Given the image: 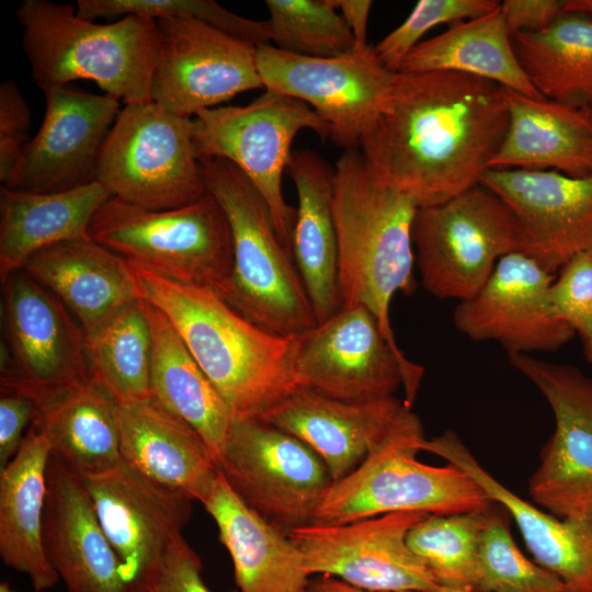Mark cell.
I'll return each mask as SVG.
<instances>
[{"label":"cell","mask_w":592,"mask_h":592,"mask_svg":"<svg viewBox=\"0 0 592 592\" xmlns=\"http://www.w3.org/2000/svg\"><path fill=\"white\" fill-rule=\"evenodd\" d=\"M506 88L454 71L396 72L390 103L361 140L379 178L418 208L480 184L505 136Z\"/></svg>","instance_id":"1"},{"label":"cell","mask_w":592,"mask_h":592,"mask_svg":"<svg viewBox=\"0 0 592 592\" xmlns=\"http://www.w3.org/2000/svg\"><path fill=\"white\" fill-rule=\"evenodd\" d=\"M129 265L139 297L168 318L236 419H261L298 388L297 337L263 328L209 288Z\"/></svg>","instance_id":"2"},{"label":"cell","mask_w":592,"mask_h":592,"mask_svg":"<svg viewBox=\"0 0 592 592\" xmlns=\"http://www.w3.org/2000/svg\"><path fill=\"white\" fill-rule=\"evenodd\" d=\"M332 207L341 308L366 307L388 343L401 351L390 304L397 293L415 289L412 225L418 207L379 178L360 148L343 150L334 164Z\"/></svg>","instance_id":"3"},{"label":"cell","mask_w":592,"mask_h":592,"mask_svg":"<svg viewBox=\"0 0 592 592\" xmlns=\"http://www.w3.org/2000/svg\"><path fill=\"white\" fill-rule=\"evenodd\" d=\"M15 14L33 79L43 91L89 79L126 105L151 102L157 20L132 14L101 24L78 16L71 4L49 0H24Z\"/></svg>","instance_id":"4"},{"label":"cell","mask_w":592,"mask_h":592,"mask_svg":"<svg viewBox=\"0 0 592 592\" xmlns=\"http://www.w3.org/2000/svg\"><path fill=\"white\" fill-rule=\"evenodd\" d=\"M200 173L228 219L234 266L223 298L236 310L284 335L298 337L317 319L292 252L276 231L269 206L232 162L201 160Z\"/></svg>","instance_id":"5"},{"label":"cell","mask_w":592,"mask_h":592,"mask_svg":"<svg viewBox=\"0 0 592 592\" xmlns=\"http://www.w3.org/2000/svg\"><path fill=\"white\" fill-rule=\"evenodd\" d=\"M424 433L411 412L348 476L332 482L315 523L344 524L392 512L429 514L488 512L497 503L467 473L448 463L417 459Z\"/></svg>","instance_id":"6"},{"label":"cell","mask_w":592,"mask_h":592,"mask_svg":"<svg viewBox=\"0 0 592 592\" xmlns=\"http://www.w3.org/2000/svg\"><path fill=\"white\" fill-rule=\"evenodd\" d=\"M88 234L129 263L178 283L209 288L221 297L231 277L228 219L209 193L164 210L111 197L93 216Z\"/></svg>","instance_id":"7"},{"label":"cell","mask_w":592,"mask_h":592,"mask_svg":"<svg viewBox=\"0 0 592 592\" xmlns=\"http://www.w3.org/2000/svg\"><path fill=\"white\" fill-rule=\"evenodd\" d=\"M198 161L226 159L236 164L266 202L283 244L292 252L296 208L282 192V178L299 130L330 140V126L305 102L265 89L243 106H215L192 118Z\"/></svg>","instance_id":"8"},{"label":"cell","mask_w":592,"mask_h":592,"mask_svg":"<svg viewBox=\"0 0 592 592\" xmlns=\"http://www.w3.org/2000/svg\"><path fill=\"white\" fill-rule=\"evenodd\" d=\"M412 242L423 288L436 298L459 301L483 287L501 258L525 249L512 209L481 184L418 208Z\"/></svg>","instance_id":"9"},{"label":"cell","mask_w":592,"mask_h":592,"mask_svg":"<svg viewBox=\"0 0 592 592\" xmlns=\"http://www.w3.org/2000/svg\"><path fill=\"white\" fill-rule=\"evenodd\" d=\"M192 121L155 102L121 110L101 149L95 180L112 197L150 210L192 204L207 192Z\"/></svg>","instance_id":"10"},{"label":"cell","mask_w":592,"mask_h":592,"mask_svg":"<svg viewBox=\"0 0 592 592\" xmlns=\"http://www.w3.org/2000/svg\"><path fill=\"white\" fill-rule=\"evenodd\" d=\"M423 373L388 343L377 319L361 305L341 308L297 337L298 387L331 399L373 401L394 397L402 386L403 402L411 408Z\"/></svg>","instance_id":"11"},{"label":"cell","mask_w":592,"mask_h":592,"mask_svg":"<svg viewBox=\"0 0 592 592\" xmlns=\"http://www.w3.org/2000/svg\"><path fill=\"white\" fill-rule=\"evenodd\" d=\"M217 468L249 508L285 534L315 523L332 485L308 445L258 418L235 419Z\"/></svg>","instance_id":"12"},{"label":"cell","mask_w":592,"mask_h":592,"mask_svg":"<svg viewBox=\"0 0 592 592\" xmlns=\"http://www.w3.org/2000/svg\"><path fill=\"white\" fill-rule=\"evenodd\" d=\"M257 67L263 88L307 103L330 126V140L343 150L360 148L385 113L396 77L371 46L318 58L264 44L257 46Z\"/></svg>","instance_id":"13"},{"label":"cell","mask_w":592,"mask_h":592,"mask_svg":"<svg viewBox=\"0 0 592 592\" xmlns=\"http://www.w3.org/2000/svg\"><path fill=\"white\" fill-rule=\"evenodd\" d=\"M2 289L1 388L35 401L90 380L83 330L61 300L23 269Z\"/></svg>","instance_id":"14"},{"label":"cell","mask_w":592,"mask_h":592,"mask_svg":"<svg viewBox=\"0 0 592 592\" xmlns=\"http://www.w3.org/2000/svg\"><path fill=\"white\" fill-rule=\"evenodd\" d=\"M508 360L545 397L556 422L528 481L532 500L560 519L592 514V379L572 364L531 354Z\"/></svg>","instance_id":"15"},{"label":"cell","mask_w":592,"mask_h":592,"mask_svg":"<svg viewBox=\"0 0 592 592\" xmlns=\"http://www.w3.org/2000/svg\"><path fill=\"white\" fill-rule=\"evenodd\" d=\"M429 513L392 512L344 524L312 523L287 536L309 574H328L379 592H417L439 585L407 544L409 531Z\"/></svg>","instance_id":"16"},{"label":"cell","mask_w":592,"mask_h":592,"mask_svg":"<svg viewBox=\"0 0 592 592\" xmlns=\"http://www.w3.org/2000/svg\"><path fill=\"white\" fill-rule=\"evenodd\" d=\"M151 101L192 118L235 95L263 88L257 46L206 23L158 19Z\"/></svg>","instance_id":"17"},{"label":"cell","mask_w":592,"mask_h":592,"mask_svg":"<svg viewBox=\"0 0 592 592\" xmlns=\"http://www.w3.org/2000/svg\"><path fill=\"white\" fill-rule=\"evenodd\" d=\"M44 94L43 123L2 186L50 193L96 181L99 156L121 112L119 100L70 86Z\"/></svg>","instance_id":"18"},{"label":"cell","mask_w":592,"mask_h":592,"mask_svg":"<svg viewBox=\"0 0 592 592\" xmlns=\"http://www.w3.org/2000/svg\"><path fill=\"white\" fill-rule=\"evenodd\" d=\"M554 280L526 254H506L483 287L455 307L454 326L470 340L500 343L508 355L556 351L576 331L553 309Z\"/></svg>","instance_id":"19"},{"label":"cell","mask_w":592,"mask_h":592,"mask_svg":"<svg viewBox=\"0 0 592 592\" xmlns=\"http://www.w3.org/2000/svg\"><path fill=\"white\" fill-rule=\"evenodd\" d=\"M81 479L128 583L183 538L193 502L183 492L123 460L101 475Z\"/></svg>","instance_id":"20"},{"label":"cell","mask_w":592,"mask_h":592,"mask_svg":"<svg viewBox=\"0 0 592 592\" xmlns=\"http://www.w3.org/2000/svg\"><path fill=\"white\" fill-rule=\"evenodd\" d=\"M480 184L512 209L525 239L522 253L548 273L592 252V175L489 169Z\"/></svg>","instance_id":"21"},{"label":"cell","mask_w":592,"mask_h":592,"mask_svg":"<svg viewBox=\"0 0 592 592\" xmlns=\"http://www.w3.org/2000/svg\"><path fill=\"white\" fill-rule=\"evenodd\" d=\"M411 412L395 397L346 402L298 387L261 419L308 445L335 482L352 473Z\"/></svg>","instance_id":"22"},{"label":"cell","mask_w":592,"mask_h":592,"mask_svg":"<svg viewBox=\"0 0 592 592\" xmlns=\"http://www.w3.org/2000/svg\"><path fill=\"white\" fill-rule=\"evenodd\" d=\"M44 547L67 592H130L82 479L52 456Z\"/></svg>","instance_id":"23"},{"label":"cell","mask_w":592,"mask_h":592,"mask_svg":"<svg viewBox=\"0 0 592 592\" xmlns=\"http://www.w3.org/2000/svg\"><path fill=\"white\" fill-rule=\"evenodd\" d=\"M422 451L457 466L514 519L535 562L559 577L567 592H592V514L560 519L524 501L477 462L457 434L448 430L424 440Z\"/></svg>","instance_id":"24"},{"label":"cell","mask_w":592,"mask_h":592,"mask_svg":"<svg viewBox=\"0 0 592 592\" xmlns=\"http://www.w3.org/2000/svg\"><path fill=\"white\" fill-rule=\"evenodd\" d=\"M123 462L148 478L203 503L218 468L202 436L152 398L117 403Z\"/></svg>","instance_id":"25"},{"label":"cell","mask_w":592,"mask_h":592,"mask_svg":"<svg viewBox=\"0 0 592 592\" xmlns=\"http://www.w3.org/2000/svg\"><path fill=\"white\" fill-rule=\"evenodd\" d=\"M90 332L139 297L129 263L90 237L46 247L22 266Z\"/></svg>","instance_id":"26"},{"label":"cell","mask_w":592,"mask_h":592,"mask_svg":"<svg viewBox=\"0 0 592 592\" xmlns=\"http://www.w3.org/2000/svg\"><path fill=\"white\" fill-rule=\"evenodd\" d=\"M509 123L489 169L557 171L592 175V115L550 99L506 89Z\"/></svg>","instance_id":"27"},{"label":"cell","mask_w":592,"mask_h":592,"mask_svg":"<svg viewBox=\"0 0 592 592\" xmlns=\"http://www.w3.org/2000/svg\"><path fill=\"white\" fill-rule=\"evenodd\" d=\"M202 504L230 555L238 592H305L310 577L296 545L249 508L220 471Z\"/></svg>","instance_id":"28"},{"label":"cell","mask_w":592,"mask_h":592,"mask_svg":"<svg viewBox=\"0 0 592 592\" xmlns=\"http://www.w3.org/2000/svg\"><path fill=\"white\" fill-rule=\"evenodd\" d=\"M286 171L298 197L292 254L320 323L341 309L332 207L334 168L316 151L296 149Z\"/></svg>","instance_id":"29"},{"label":"cell","mask_w":592,"mask_h":592,"mask_svg":"<svg viewBox=\"0 0 592 592\" xmlns=\"http://www.w3.org/2000/svg\"><path fill=\"white\" fill-rule=\"evenodd\" d=\"M49 460L48 443L32 423L16 455L0 469V556L25 574L36 592L60 580L44 547Z\"/></svg>","instance_id":"30"},{"label":"cell","mask_w":592,"mask_h":592,"mask_svg":"<svg viewBox=\"0 0 592 592\" xmlns=\"http://www.w3.org/2000/svg\"><path fill=\"white\" fill-rule=\"evenodd\" d=\"M144 301L152 338L151 398L202 436L218 466L236 418L168 318Z\"/></svg>","instance_id":"31"},{"label":"cell","mask_w":592,"mask_h":592,"mask_svg":"<svg viewBox=\"0 0 592 592\" xmlns=\"http://www.w3.org/2000/svg\"><path fill=\"white\" fill-rule=\"evenodd\" d=\"M111 197L98 181L50 193L1 186V282L22 269L35 252L61 241L89 237L93 216Z\"/></svg>","instance_id":"32"},{"label":"cell","mask_w":592,"mask_h":592,"mask_svg":"<svg viewBox=\"0 0 592 592\" xmlns=\"http://www.w3.org/2000/svg\"><path fill=\"white\" fill-rule=\"evenodd\" d=\"M35 402L32 423L44 434L50 456L80 478L101 475L123 460L117 402L92 378Z\"/></svg>","instance_id":"33"},{"label":"cell","mask_w":592,"mask_h":592,"mask_svg":"<svg viewBox=\"0 0 592 592\" xmlns=\"http://www.w3.org/2000/svg\"><path fill=\"white\" fill-rule=\"evenodd\" d=\"M428 71L477 76L530 98H544L517 60L500 7L485 15L454 23L447 31L421 41L399 70Z\"/></svg>","instance_id":"34"},{"label":"cell","mask_w":592,"mask_h":592,"mask_svg":"<svg viewBox=\"0 0 592 592\" xmlns=\"http://www.w3.org/2000/svg\"><path fill=\"white\" fill-rule=\"evenodd\" d=\"M513 48L533 87L546 99L592 105V21L563 10L545 30L512 36Z\"/></svg>","instance_id":"35"},{"label":"cell","mask_w":592,"mask_h":592,"mask_svg":"<svg viewBox=\"0 0 592 592\" xmlns=\"http://www.w3.org/2000/svg\"><path fill=\"white\" fill-rule=\"evenodd\" d=\"M83 335L91 378L117 403L151 398L152 338L141 298Z\"/></svg>","instance_id":"36"},{"label":"cell","mask_w":592,"mask_h":592,"mask_svg":"<svg viewBox=\"0 0 592 592\" xmlns=\"http://www.w3.org/2000/svg\"><path fill=\"white\" fill-rule=\"evenodd\" d=\"M488 512L429 514L409 531L408 546L440 587L476 591Z\"/></svg>","instance_id":"37"},{"label":"cell","mask_w":592,"mask_h":592,"mask_svg":"<svg viewBox=\"0 0 592 592\" xmlns=\"http://www.w3.org/2000/svg\"><path fill=\"white\" fill-rule=\"evenodd\" d=\"M270 41L297 55L329 58L354 49V37L333 0H266Z\"/></svg>","instance_id":"38"},{"label":"cell","mask_w":592,"mask_h":592,"mask_svg":"<svg viewBox=\"0 0 592 592\" xmlns=\"http://www.w3.org/2000/svg\"><path fill=\"white\" fill-rule=\"evenodd\" d=\"M494 508L487 514L481 536L480 572L475 592H567L559 577L522 554L514 543L506 515Z\"/></svg>","instance_id":"39"},{"label":"cell","mask_w":592,"mask_h":592,"mask_svg":"<svg viewBox=\"0 0 592 592\" xmlns=\"http://www.w3.org/2000/svg\"><path fill=\"white\" fill-rule=\"evenodd\" d=\"M78 16L100 18L144 15L155 20L175 18L206 23L255 46L269 44L266 21L238 15L213 0H78Z\"/></svg>","instance_id":"40"},{"label":"cell","mask_w":592,"mask_h":592,"mask_svg":"<svg viewBox=\"0 0 592 592\" xmlns=\"http://www.w3.org/2000/svg\"><path fill=\"white\" fill-rule=\"evenodd\" d=\"M499 4L497 0H420L406 20L373 47L374 52L388 70L399 72L429 30L485 15Z\"/></svg>","instance_id":"41"},{"label":"cell","mask_w":592,"mask_h":592,"mask_svg":"<svg viewBox=\"0 0 592 592\" xmlns=\"http://www.w3.org/2000/svg\"><path fill=\"white\" fill-rule=\"evenodd\" d=\"M549 300L555 314L583 341L592 329V252L579 253L560 267Z\"/></svg>","instance_id":"42"},{"label":"cell","mask_w":592,"mask_h":592,"mask_svg":"<svg viewBox=\"0 0 592 592\" xmlns=\"http://www.w3.org/2000/svg\"><path fill=\"white\" fill-rule=\"evenodd\" d=\"M129 589L130 592H213L203 581L201 558L184 538L147 567L129 583Z\"/></svg>","instance_id":"43"},{"label":"cell","mask_w":592,"mask_h":592,"mask_svg":"<svg viewBox=\"0 0 592 592\" xmlns=\"http://www.w3.org/2000/svg\"><path fill=\"white\" fill-rule=\"evenodd\" d=\"M31 110L15 81L0 84V181H9L27 140Z\"/></svg>","instance_id":"44"},{"label":"cell","mask_w":592,"mask_h":592,"mask_svg":"<svg viewBox=\"0 0 592 592\" xmlns=\"http://www.w3.org/2000/svg\"><path fill=\"white\" fill-rule=\"evenodd\" d=\"M37 412L36 402L27 395L1 388L0 397V469L19 452Z\"/></svg>","instance_id":"45"},{"label":"cell","mask_w":592,"mask_h":592,"mask_svg":"<svg viewBox=\"0 0 592 592\" xmlns=\"http://www.w3.org/2000/svg\"><path fill=\"white\" fill-rule=\"evenodd\" d=\"M566 0H504L500 11L513 36L522 32H539L563 12Z\"/></svg>","instance_id":"46"},{"label":"cell","mask_w":592,"mask_h":592,"mask_svg":"<svg viewBox=\"0 0 592 592\" xmlns=\"http://www.w3.org/2000/svg\"><path fill=\"white\" fill-rule=\"evenodd\" d=\"M333 3L354 37V48L367 45V21L372 8L369 0H333Z\"/></svg>","instance_id":"47"},{"label":"cell","mask_w":592,"mask_h":592,"mask_svg":"<svg viewBox=\"0 0 592 592\" xmlns=\"http://www.w3.org/2000/svg\"><path fill=\"white\" fill-rule=\"evenodd\" d=\"M305 592H379L354 587L332 576L319 574L310 579Z\"/></svg>","instance_id":"48"},{"label":"cell","mask_w":592,"mask_h":592,"mask_svg":"<svg viewBox=\"0 0 592 592\" xmlns=\"http://www.w3.org/2000/svg\"><path fill=\"white\" fill-rule=\"evenodd\" d=\"M563 10L592 21V0H566Z\"/></svg>","instance_id":"49"},{"label":"cell","mask_w":592,"mask_h":592,"mask_svg":"<svg viewBox=\"0 0 592 592\" xmlns=\"http://www.w3.org/2000/svg\"><path fill=\"white\" fill-rule=\"evenodd\" d=\"M582 342H583L584 357L587 362L592 365V329L589 335Z\"/></svg>","instance_id":"50"},{"label":"cell","mask_w":592,"mask_h":592,"mask_svg":"<svg viewBox=\"0 0 592 592\" xmlns=\"http://www.w3.org/2000/svg\"><path fill=\"white\" fill-rule=\"evenodd\" d=\"M417 592H473L467 589H460V588H451V587H437L433 590L429 591H417Z\"/></svg>","instance_id":"51"},{"label":"cell","mask_w":592,"mask_h":592,"mask_svg":"<svg viewBox=\"0 0 592 592\" xmlns=\"http://www.w3.org/2000/svg\"><path fill=\"white\" fill-rule=\"evenodd\" d=\"M0 592H18V591L12 589L8 582L2 581L0 583Z\"/></svg>","instance_id":"52"},{"label":"cell","mask_w":592,"mask_h":592,"mask_svg":"<svg viewBox=\"0 0 592 592\" xmlns=\"http://www.w3.org/2000/svg\"><path fill=\"white\" fill-rule=\"evenodd\" d=\"M588 109H589V111H590V113L592 115V105L590 107H588Z\"/></svg>","instance_id":"53"}]
</instances>
